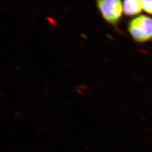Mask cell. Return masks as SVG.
<instances>
[{
  "label": "cell",
  "instance_id": "2",
  "mask_svg": "<svg viewBox=\"0 0 152 152\" xmlns=\"http://www.w3.org/2000/svg\"><path fill=\"white\" fill-rule=\"evenodd\" d=\"M96 7L103 20L117 27L123 12L122 0H95Z\"/></svg>",
  "mask_w": 152,
  "mask_h": 152
},
{
  "label": "cell",
  "instance_id": "3",
  "mask_svg": "<svg viewBox=\"0 0 152 152\" xmlns=\"http://www.w3.org/2000/svg\"><path fill=\"white\" fill-rule=\"evenodd\" d=\"M123 4L124 13L129 17L138 15L143 9L141 0H124Z\"/></svg>",
  "mask_w": 152,
  "mask_h": 152
},
{
  "label": "cell",
  "instance_id": "1",
  "mask_svg": "<svg viewBox=\"0 0 152 152\" xmlns=\"http://www.w3.org/2000/svg\"><path fill=\"white\" fill-rule=\"evenodd\" d=\"M128 32L138 43L152 41V18L141 15L132 19L128 25Z\"/></svg>",
  "mask_w": 152,
  "mask_h": 152
},
{
  "label": "cell",
  "instance_id": "4",
  "mask_svg": "<svg viewBox=\"0 0 152 152\" xmlns=\"http://www.w3.org/2000/svg\"><path fill=\"white\" fill-rule=\"evenodd\" d=\"M141 2L144 10L152 15V0H141Z\"/></svg>",
  "mask_w": 152,
  "mask_h": 152
}]
</instances>
